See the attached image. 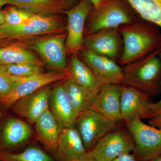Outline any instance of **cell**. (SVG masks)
Masks as SVG:
<instances>
[{
    "label": "cell",
    "mask_w": 161,
    "mask_h": 161,
    "mask_svg": "<svg viewBox=\"0 0 161 161\" xmlns=\"http://www.w3.org/2000/svg\"><path fill=\"white\" fill-rule=\"evenodd\" d=\"M118 29L123 43L119 65L125 66L161 49V29L153 23L140 17Z\"/></svg>",
    "instance_id": "1"
},
{
    "label": "cell",
    "mask_w": 161,
    "mask_h": 161,
    "mask_svg": "<svg viewBox=\"0 0 161 161\" xmlns=\"http://www.w3.org/2000/svg\"><path fill=\"white\" fill-rule=\"evenodd\" d=\"M139 18L127 0H102L97 7H92L87 18L84 36L131 24Z\"/></svg>",
    "instance_id": "2"
},
{
    "label": "cell",
    "mask_w": 161,
    "mask_h": 161,
    "mask_svg": "<svg viewBox=\"0 0 161 161\" xmlns=\"http://www.w3.org/2000/svg\"><path fill=\"white\" fill-rule=\"evenodd\" d=\"M161 50L122 66L124 77L122 84L130 86L149 94L158 92L161 87Z\"/></svg>",
    "instance_id": "3"
},
{
    "label": "cell",
    "mask_w": 161,
    "mask_h": 161,
    "mask_svg": "<svg viewBox=\"0 0 161 161\" xmlns=\"http://www.w3.org/2000/svg\"><path fill=\"white\" fill-rule=\"evenodd\" d=\"M66 26L60 14H36L29 22L23 25L0 26V31L6 38L14 42L25 43L66 32Z\"/></svg>",
    "instance_id": "4"
},
{
    "label": "cell",
    "mask_w": 161,
    "mask_h": 161,
    "mask_svg": "<svg viewBox=\"0 0 161 161\" xmlns=\"http://www.w3.org/2000/svg\"><path fill=\"white\" fill-rule=\"evenodd\" d=\"M125 124L133 139L137 160L148 161L161 155V130L138 117Z\"/></svg>",
    "instance_id": "5"
},
{
    "label": "cell",
    "mask_w": 161,
    "mask_h": 161,
    "mask_svg": "<svg viewBox=\"0 0 161 161\" xmlns=\"http://www.w3.org/2000/svg\"><path fill=\"white\" fill-rule=\"evenodd\" d=\"M67 32L23 43L43 60L45 66L53 70L68 68L65 41Z\"/></svg>",
    "instance_id": "6"
},
{
    "label": "cell",
    "mask_w": 161,
    "mask_h": 161,
    "mask_svg": "<svg viewBox=\"0 0 161 161\" xmlns=\"http://www.w3.org/2000/svg\"><path fill=\"white\" fill-rule=\"evenodd\" d=\"M116 123L93 108L79 115L75 121V126L86 152L92 150L102 137L112 131Z\"/></svg>",
    "instance_id": "7"
},
{
    "label": "cell",
    "mask_w": 161,
    "mask_h": 161,
    "mask_svg": "<svg viewBox=\"0 0 161 161\" xmlns=\"http://www.w3.org/2000/svg\"><path fill=\"white\" fill-rule=\"evenodd\" d=\"M93 5L89 0H79L75 6L63 12L67 18V53L78 55L84 48L85 26L87 18Z\"/></svg>",
    "instance_id": "8"
},
{
    "label": "cell",
    "mask_w": 161,
    "mask_h": 161,
    "mask_svg": "<svg viewBox=\"0 0 161 161\" xmlns=\"http://www.w3.org/2000/svg\"><path fill=\"white\" fill-rule=\"evenodd\" d=\"M13 78L14 81V89L9 97L0 103L1 108L5 110L10 109L15 102L20 98L34 93L53 82L63 81L70 78V75L67 68L66 69L45 72L27 78Z\"/></svg>",
    "instance_id": "9"
},
{
    "label": "cell",
    "mask_w": 161,
    "mask_h": 161,
    "mask_svg": "<svg viewBox=\"0 0 161 161\" xmlns=\"http://www.w3.org/2000/svg\"><path fill=\"white\" fill-rule=\"evenodd\" d=\"M134 150V142L128 133L122 130H112L102 137L85 155L97 161H112Z\"/></svg>",
    "instance_id": "10"
},
{
    "label": "cell",
    "mask_w": 161,
    "mask_h": 161,
    "mask_svg": "<svg viewBox=\"0 0 161 161\" xmlns=\"http://www.w3.org/2000/svg\"><path fill=\"white\" fill-rule=\"evenodd\" d=\"M152 103L147 93L130 86H121L120 114L125 123L137 117L147 119Z\"/></svg>",
    "instance_id": "11"
},
{
    "label": "cell",
    "mask_w": 161,
    "mask_h": 161,
    "mask_svg": "<svg viewBox=\"0 0 161 161\" xmlns=\"http://www.w3.org/2000/svg\"><path fill=\"white\" fill-rule=\"evenodd\" d=\"M80 60L91 69L103 84H121L124 75L122 67L110 58L84 47L78 53Z\"/></svg>",
    "instance_id": "12"
},
{
    "label": "cell",
    "mask_w": 161,
    "mask_h": 161,
    "mask_svg": "<svg viewBox=\"0 0 161 161\" xmlns=\"http://www.w3.org/2000/svg\"><path fill=\"white\" fill-rule=\"evenodd\" d=\"M121 36L118 28L102 30L84 38V47L101 56L116 60L121 56Z\"/></svg>",
    "instance_id": "13"
},
{
    "label": "cell",
    "mask_w": 161,
    "mask_h": 161,
    "mask_svg": "<svg viewBox=\"0 0 161 161\" xmlns=\"http://www.w3.org/2000/svg\"><path fill=\"white\" fill-rule=\"evenodd\" d=\"M51 88L43 87L30 95L15 102L10 109L20 117L26 119L29 123L35 124L42 114L49 109V99Z\"/></svg>",
    "instance_id": "14"
},
{
    "label": "cell",
    "mask_w": 161,
    "mask_h": 161,
    "mask_svg": "<svg viewBox=\"0 0 161 161\" xmlns=\"http://www.w3.org/2000/svg\"><path fill=\"white\" fill-rule=\"evenodd\" d=\"M121 86L104 84L95 95L93 108L115 122L122 121L120 114Z\"/></svg>",
    "instance_id": "15"
},
{
    "label": "cell",
    "mask_w": 161,
    "mask_h": 161,
    "mask_svg": "<svg viewBox=\"0 0 161 161\" xmlns=\"http://www.w3.org/2000/svg\"><path fill=\"white\" fill-rule=\"evenodd\" d=\"M49 108L61 131L65 128L75 126L76 117L63 82L56 85L51 90Z\"/></svg>",
    "instance_id": "16"
},
{
    "label": "cell",
    "mask_w": 161,
    "mask_h": 161,
    "mask_svg": "<svg viewBox=\"0 0 161 161\" xmlns=\"http://www.w3.org/2000/svg\"><path fill=\"white\" fill-rule=\"evenodd\" d=\"M32 134L29 124L19 119L8 117L1 127L0 150L8 151L19 147L28 141Z\"/></svg>",
    "instance_id": "17"
},
{
    "label": "cell",
    "mask_w": 161,
    "mask_h": 161,
    "mask_svg": "<svg viewBox=\"0 0 161 161\" xmlns=\"http://www.w3.org/2000/svg\"><path fill=\"white\" fill-rule=\"evenodd\" d=\"M55 152L61 161H76L85 155L86 149L75 126L61 131Z\"/></svg>",
    "instance_id": "18"
},
{
    "label": "cell",
    "mask_w": 161,
    "mask_h": 161,
    "mask_svg": "<svg viewBox=\"0 0 161 161\" xmlns=\"http://www.w3.org/2000/svg\"><path fill=\"white\" fill-rule=\"evenodd\" d=\"M28 64L46 67L43 60L23 43L12 42L0 47V64Z\"/></svg>",
    "instance_id": "19"
},
{
    "label": "cell",
    "mask_w": 161,
    "mask_h": 161,
    "mask_svg": "<svg viewBox=\"0 0 161 161\" xmlns=\"http://www.w3.org/2000/svg\"><path fill=\"white\" fill-rule=\"evenodd\" d=\"M35 125L38 141L46 149L55 152L61 130L49 108L40 115Z\"/></svg>",
    "instance_id": "20"
},
{
    "label": "cell",
    "mask_w": 161,
    "mask_h": 161,
    "mask_svg": "<svg viewBox=\"0 0 161 161\" xmlns=\"http://www.w3.org/2000/svg\"><path fill=\"white\" fill-rule=\"evenodd\" d=\"M63 83L76 119L93 108L95 94L76 83L71 78L64 80Z\"/></svg>",
    "instance_id": "21"
},
{
    "label": "cell",
    "mask_w": 161,
    "mask_h": 161,
    "mask_svg": "<svg viewBox=\"0 0 161 161\" xmlns=\"http://www.w3.org/2000/svg\"><path fill=\"white\" fill-rule=\"evenodd\" d=\"M68 69L76 83L89 90L96 95L103 84L98 80L91 69L78 55H72Z\"/></svg>",
    "instance_id": "22"
},
{
    "label": "cell",
    "mask_w": 161,
    "mask_h": 161,
    "mask_svg": "<svg viewBox=\"0 0 161 161\" xmlns=\"http://www.w3.org/2000/svg\"><path fill=\"white\" fill-rule=\"evenodd\" d=\"M9 4L32 14H63L67 7L63 0H7Z\"/></svg>",
    "instance_id": "23"
},
{
    "label": "cell",
    "mask_w": 161,
    "mask_h": 161,
    "mask_svg": "<svg viewBox=\"0 0 161 161\" xmlns=\"http://www.w3.org/2000/svg\"><path fill=\"white\" fill-rule=\"evenodd\" d=\"M139 16L161 29V0H127Z\"/></svg>",
    "instance_id": "24"
},
{
    "label": "cell",
    "mask_w": 161,
    "mask_h": 161,
    "mask_svg": "<svg viewBox=\"0 0 161 161\" xmlns=\"http://www.w3.org/2000/svg\"><path fill=\"white\" fill-rule=\"evenodd\" d=\"M0 161H57L45 150L36 146H30L19 153L0 150Z\"/></svg>",
    "instance_id": "25"
},
{
    "label": "cell",
    "mask_w": 161,
    "mask_h": 161,
    "mask_svg": "<svg viewBox=\"0 0 161 161\" xmlns=\"http://www.w3.org/2000/svg\"><path fill=\"white\" fill-rule=\"evenodd\" d=\"M45 67L28 64H0V68L7 75L17 78H27L45 73Z\"/></svg>",
    "instance_id": "26"
},
{
    "label": "cell",
    "mask_w": 161,
    "mask_h": 161,
    "mask_svg": "<svg viewBox=\"0 0 161 161\" xmlns=\"http://www.w3.org/2000/svg\"><path fill=\"white\" fill-rule=\"evenodd\" d=\"M5 23L3 26H16L29 22L35 15L15 7L8 6L3 9Z\"/></svg>",
    "instance_id": "27"
},
{
    "label": "cell",
    "mask_w": 161,
    "mask_h": 161,
    "mask_svg": "<svg viewBox=\"0 0 161 161\" xmlns=\"http://www.w3.org/2000/svg\"><path fill=\"white\" fill-rule=\"evenodd\" d=\"M14 82L11 76L0 68V103L10 95L14 88Z\"/></svg>",
    "instance_id": "28"
},
{
    "label": "cell",
    "mask_w": 161,
    "mask_h": 161,
    "mask_svg": "<svg viewBox=\"0 0 161 161\" xmlns=\"http://www.w3.org/2000/svg\"><path fill=\"white\" fill-rule=\"evenodd\" d=\"M159 57L161 59V50L159 52ZM161 114V99L158 102L153 103L150 109V112L147 116V119H151V118L155 117Z\"/></svg>",
    "instance_id": "29"
},
{
    "label": "cell",
    "mask_w": 161,
    "mask_h": 161,
    "mask_svg": "<svg viewBox=\"0 0 161 161\" xmlns=\"http://www.w3.org/2000/svg\"><path fill=\"white\" fill-rule=\"evenodd\" d=\"M112 161H137V159L135 154L130 153L121 155Z\"/></svg>",
    "instance_id": "30"
},
{
    "label": "cell",
    "mask_w": 161,
    "mask_h": 161,
    "mask_svg": "<svg viewBox=\"0 0 161 161\" xmlns=\"http://www.w3.org/2000/svg\"><path fill=\"white\" fill-rule=\"evenodd\" d=\"M148 124L152 126L161 130V114L150 119Z\"/></svg>",
    "instance_id": "31"
},
{
    "label": "cell",
    "mask_w": 161,
    "mask_h": 161,
    "mask_svg": "<svg viewBox=\"0 0 161 161\" xmlns=\"http://www.w3.org/2000/svg\"><path fill=\"white\" fill-rule=\"evenodd\" d=\"M13 42L11 40L6 38L2 33V32L0 31V47L7 46Z\"/></svg>",
    "instance_id": "32"
},
{
    "label": "cell",
    "mask_w": 161,
    "mask_h": 161,
    "mask_svg": "<svg viewBox=\"0 0 161 161\" xmlns=\"http://www.w3.org/2000/svg\"><path fill=\"white\" fill-rule=\"evenodd\" d=\"M63 1L66 5L67 9H69L75 6L79 2V0H63Z\"/></svg>",
    "instance_id": "33"
},
{
    "label": "cell",
    "mask_w": 161,
    "mask_h": 161,
    "mask_svg": "<svg viewBox=\"0 0 161 161\" xmlns=\"http://www.w3.org/2000/svg\"><path fill=\"white\" fill-rule=\"evenodd\" d=\"M5 23V15L3 9H0V26H3Z\"/></svg>",
    "instance_id": "34"
},
{
    "label": "cell",
    "mask_w": 161,
    "mask_h": 161,
    "mask_svg": "<svg viewBox=\"0 0 161 161\" xmlns=\"http://www.w3.org/2000/svg\"><path fill=\"white\" fill-rule=\"evenodd\" d=\"M76 161H97L92 158L89 157L85 155L82 158Z\"/></svg>",
    "instance_id": "35"
},
{
    "label": "cell",
    "mask_w": 161,
    "mask_h": 161,
    "mask_svg": "<svg viewBox=\"0 0 161 161\" xmlns=\"http://www.w3.org/2000/svg\"><path fill=\"white\" fill-rule=\"evenodd\" d=\"M94 7H96L98 6L102 0H89Z\"/></svg>",
    "instance_id": "36"
},
{
    "label": "cell",
    "mask_w": 161,
    "mask_h": 161,
    "mask_svg": "<svg viewBox=\"0 0 161 161\" xmlns=\"http://www.w3.org/2000/svg\"><path fill=\"white\" fill-rule=\"evenodd\" d=\"M9 4L7 0H0V9H2L3 6Z\"/></svg>",
    "instance_id": "37"
},
{
    "label": "cell",
    "mask_w": 161,
    "mask_h": 161,
    "mask_svg": "<svg viewBox=\"0 0 161 161\" xmlns=\"http://www.w3.org/2000/svg\"><path fill=\"white\" fill-rule=\"evenodd\" d=\"M148 161H161V155L156 158L153 159L151 160Z\"/></svg>",
    "instance_id": "38"
},
{
    "label": "cell",
    "mask_w": 161,
    "mask_h": 161,
    "mask_svg": "<svg viewBox=\"0 0 161 161\" xmlns=\"http://www.w3.org/2000/svg\"><path fill=\"white\" fill-rule=\"evenodd\" d=\"M1 106H0V131H1V119H2V114H3V112H2V108H1Z\"/></svg>",
    "instance_id": "39"
},
{
    "label": "cell",
    "mask_w": 161,
    "mask_h": 161,
    "mask_svg": "<svg viewBox=\"0 0 161 161\" xmlns=\"http://www.w3.org/2000/svg\"></svg>",
    "instance_id": "40"
}]
</instances>
